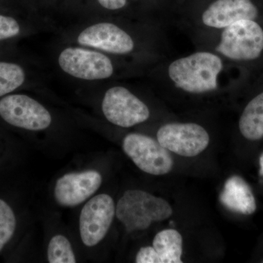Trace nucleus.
Returning <instances> with one entry per match:
<instances>
[{"label": "nucleus", "instance_id": "20e7f679", "mask_svg": "<svg viewBox=\"0 0 263 263\" xmlns=\"http://www.w3.org/2000/svg\"><path fill=\"white\" fill-rule=\"evenodd\" d=\"M122 147L137 167L146 174L162 176L171 172L174 167L168 150L152 137L129 133L124 138Z\"/></svg>", "mask_w": 263, "mask_h": 263}, {"label": "nucleus", "instance_id": "dca6fc26", "mask_svg": "<svg viewBox=\"0 0 263 263\" xmlns=\"http://www.w3.org/2000/svg\"><path fill=\"white\" fill-rule=\"evenodd\" d=\"M23 67L13 62L0 61V97L18 89L25 82Z\"/></svg>", "mask_w": 263, "mask_h": 263}, {"label": "nucleus", "instance_id": "f8f14e48", "mask_svg": "<svg viewBox=\"0 0 263 263\" xmlns=\"http://www.w3.org/2000/svg\"><path fill=\"white\" fill-rule=\"evenodd\" d=\"M102 180L101 174L96 171L64 175L55 185V200L62 206H77L98 191Z\"/></svg>", "mask_w": 263, "mask_h": 263}, {"label": "nucleus", "instance_id": "a211bd4d", "mask_svg": "<svg viewBox=\"0 0 263 263\" xmlns=\"http://www.w3.org/2000/svg\"><path fill=\"white\" fill-rule=\"evenodd\" d=\"M16 227V219L11 207L0 199V251L11 239Z\"/></svg>", "mask_w": 263, "mask_h": 263}, {"label": "nucleus", "instance_id": "1a4fd4ad", "mask_svg": "<svg viewBox=\"0 0 263 263\" xmlns=\"http://www.w3.org/2000/svg\"><path fill=\"white\" fill-rule=\"evenodd\" d=\"M115 214V202L107 194H100L86 202L79 219L84 245L88 247L98 245L108 233Z\"/></svg>", "mask_w": 263, "mask_h": 263}, {"label": "nucleus", "instance_id": "39448f33", "mask_svg": "<svg viewBox=\"0 0 263 263\" xmlns=\"http://www.w3.org/2000/svg\"><path fill=\"white\" fill-rule=\"evenodd\" d=\"M102 110L108 122L124 128L146 122L151 114L146 103L122 86H114L105 92Z\"/></svg>", "mask_w": 263, "mask_h": 263}, {"label": "nucleus", "instance_id": "6ab92c4d", "mask_svg": "<svg viewBox=\"0 0 263 263\" xmlns=\"http://www.w3.org/2000/svg\"><path fill=\"white\" fill-rule=\"evenodd\" d=\"M20 32L21 26L16 19L0 14V42L16 37Z\"/></svg>", "mask_w": 263, "mask_h": 263}, {"label": "nucleus", "instance_id": "5701e85b", "mask_svg": "<svg viewBox=\"0 0 263 263\" xmlns=\"http://www.w3.org/2000/svg\"><path fill=\"white\" fill-rule=\"evenodd\" d=\"M262 262L263 263V260L262 261Z\"/></svg>", "mask_w": 263, "mask_h": 263}, {"label": "nucleus", "instance_id": "ddd939ff", "mask_svg": "<svg viewBox=\"0 0 263 263\" xmlns=\"http://www.w3.org/2000/svg\"><path fill=\"white\" fill-rule=\"evenodd\" d=\"M221 204L231 212L250 215L257 209L252 189L243 178L233 176L227 180L220 195Z\"/></svg>", "mask_w": 263, "mask_h": 263}, {"label": "nucleus", "instance_id": "f03ea898", "mask_svg": "<svg viewBox=\"0 0 263 263\" xmlns=\"http://www.w3.org/2000/svg\"><path fill=\"white\" fill-rule=\"evenodd\" d=\"M212 48L226 61L257 60L263 52V29L255 20L243 19L217 32Z\"/></svg>", "mask_w": 263, "mask_h": 263}, {"label": "nucleus", "instance_id": "9b49d317", "mask_svg": "<svg viewBox=\"0 0 263 263\" xmlns=\"http://www.w3.org/2000/svg\"><path fill=\"white\" fill-rule=\"evenodd\" d=\"M78 42L82 46L117 55L129 54L136 48V42L127 31L108 22L85 29L79 34Z\"/></svg>", "mask_w": 263, "mask_h": 263}, {"label": "nucleus", "instance_id": "f3484780", "mask_svg": "<svg viewBox=\"0 0 263 263\" xmlns=\"http://www.w3.org/2000/svg\"><path fill=\"white\" fill-rule=\"evenodd\" d=\"M47 255L50 263L76 262L70 242L64 235H57L51 238L48 247Z\"/></svg>", "mask_w": 263, "mask_h": 263}, {"label": "nucleus", "instance_id": "9d476101", "mask_svg": "<svg viewBox=\"0 0 263 263\" xmlns=\"http://www.w3.org/2000/svg\"><path fill=\"white\" fill-rule=\"evenodd\" d=\"M258 15L252 0H214L202 10L195 24L203 31L216 33L238 21L255 20Z\"/></svg>", "mask_w": 263, "mask_h": 263}, {"label": "nucleus", "instance_id": "423d86ee", "mask_svg": "<svg viewBox=\"0 0 263 263\" xmlns=\"http://www.w3.org/2000/svg\"><path fill=\"white\" fill-rule=\"evenodd\" d=\"M157 138L166 149L185 157L200 155L210 142L206 129L193 122L167 123L158 129Z\"/></svg>", "mask_w": 263, "mask_h": 263}, {"label": "nucleus", "instance_id": "2eb2a0df", "mask_svg": "<svg viewBox=\"0 0 263 263\" xmlns=\"http://www.w3.org/2000/svg\"><path fill=\"white\" fill-rule=\"evenodd\" d=\"M153 247L162 263H181L183 238L177 230L166 229L159 232L153 240Z\"/></svg>", "mask_w": 263, "mask_h": 263}, {"label": "nucleus", "instance_id": "412c9836", "mask_svg": "<svg viewBox=\"0 0 263 263\" xmlns=\"http://www.w3.org/2000/svg\"><path fill=\"white\" fill-rule=\"evenodd\" d=\"M102 7L107 10H118L124 8L127 0H98Z\"/></svg>", "mask_w": 263, "mask_h": 263}, {"label": "nucleus", "instance_id": "aec40b11", "mask_svg": "<svg viewBox=\"0 0 263 263\" xmlns=\"http://www.w3.org/2000/svg\"><path fill=\"white\" fill-rule=\"evenodd\" d=\"M137 263H162L159 254L153 247H142L136 257Z\"/></svg>", "mask_w": 263, "mask_h": 263}, {"label": "nucleus", "instance_id": "7ed1b4c3", "mask_svg": "<svg viewBox=\"0 0 263 263\" xmlns=\"http://www.w3.org/2000/svg\"><path fill=\"white\" fill-rule=\"evenodd\" d=\"M118 219L128 233L148 229L155 221L165 220L173 214L167 200L139 190L123 194L116 208Z\"/></svg>", "mask_w": 263, "mask_h": 263}, {"label": "nucleus", "instance_id": "4468645a", "mask_svg": "<svg viewBox=\"0 0 263 263\" xmlns=\"http://www.w3.org/2000/svg\"><path fill=\"white\" fill-rule=\"evenodd\" d=\"M238 127L242 136L249 141L263 138V91L247 104L240 116Z\"/></svg>", "mask_w": 263, "mask_h": 263}, {"label": "nucleus", "instance_id": "f257e3e1", "mask_svg": "<svg viewBox=\"0 0 263 263\" xmlns=\"http://www.w3.org/2000/svg\"><path fill=\"white\" fill-rule=\"evenodd\" d=\"M226 61L211 50L193 52L164 66V81L184 94H213L220 89L224 82Z\"/></svg>", "mask_w": 263, "mask_h": 263}, {"label": "nucleus", "instance_id": "4be33fe9", "mask_svg": "<svg viewBox=\"0 0 263 263\" xmlns=\"http://www.w3.org/2000/svg\"><path fill=\"white\" fill-rule=\"evenodd\" d=\"M259 165H260V172L263 175V153L259 157Z\"/></svg>", "mask_w": 263, "mask_h": 263}, {"label": "nucleus", "instance_id": "6e6552de", "mask_svg": "<svg viewBox=\"0 0 263 263\" xmlns=\"http://www.w3.org/2000/svg\"><path fill=\"white\" fill-rule=\"evenodd\" d=\"M58 62L66 73L83 80H103L114 72L113 62L108 57L84 48H65L59 56Z\"/></svg>", "mask_w": 263, "mask_h": 263}, {"label": "nucleus", "instance_id": "0eeeda50", "mask_svg": "<svg viewBox=\"0 0 263 263\" xmlns=\"http://www.w3.org/2000/svg\"><path fill=\"white\" fill-rule=\"evenodd\" d=\"M0 117L14 127L31 131L43 130L51 125L49 111L26 95H5L0 100Z\"/></svg>", "mask_w": 263, "mask_h": 263}]
</instances>
